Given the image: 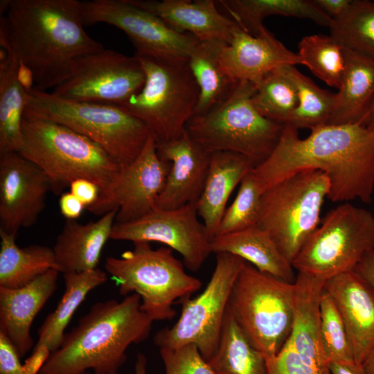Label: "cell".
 <instances>
[{
  "label": "cell",
  "mask_w": 374,
  "mask_h": 374,
  "mask_svg": "<svg viewBox=\"0 0 374 374\" xmlns=\"http://www.w3.org/2000/svg\"><path fill=\"white\" fill-rule=\"evenodd\" d=\"M305 139L284 124L269 157L252 172L263 193L302 170L323 172L329 179L328 199L370 203L374 190V130L357 124H326L313 128Z\"/></svg>",
  "instance_id": "6da1fadb"
},
{
  "label": "cell",
  "mask_w": 374,
  "mask_h": 374,
  "mask_svg": "<svg viewBox=\"0 0 374 374\" xmlns=\"http://www.w3.org/2000/svg\"><path fill=\"white\" fill-rule=\"evenodd\" d=\"M82 1L9 0L0 19V44L8 47L33 89L46 91L68 77L73 61L105 49L84 29Z\"/></svg>",
  "instance_id": "7a4b0ae2"
},
{
  "label": "cell",
  "mask_w": 374,
  "mask_h": 374,
  "mask_svg": "<svg viewBox=\"0 0 374 374\" xmlns=\"http://www.w3.org/2000/svg\"><path fill=\"white\" fill-rule=\"evenodd\" d=\"M137 294L94 303L51 353L39 374H118L132 344L144 341L153 321Z\"/></svg>",
  "instance_id": "3957f363"
},
{
  "label": "cell",
  "mask_w": 374,
  "mask_h": 374,
  "mask_svg": "<svg viewBox=\"0 0 374 374\" xmlns=\"http://www.w3.org/2000/svg\"><path fill=\"white\" fill-rule=\"evenodd\" d=\"M23 143L17 152L48 176L51 191L62 194L78 179H86L104 190L120 170L97 143L26 107L21 123Z\"/></svg>",
  "instance_id": "277c9868"
},
{
  "label": "cell",
  "mask_w": 374,
  "mask_h": 374,
  "mask_svg": "<svg viewBox=\"0 0 374 374\" xmlns=\"http://www.w3.org/2000/svg\"><path fill=\"white\" fill-rule=\"evenodd\" d=\"M255 89L251 82H238L220 103L190 119L186 126L189 136L211 154H240L256 166L265 161L276 146L284 124L257 111L251 101Z\"/></svg>",
  "instance_id": "5b68a950"
},
{
  "label": "cell",
  "mask_w": 374,
  "mask_h": 374,
  "mask_svg": "<svg viewBox=\"0 0 374 374\" xmlns=\"http://www.w3.org/2000/svg\"><path fill=\"white\" fill-rule=\"evenodd\" d=\"M105 269L121 295L140 296L141 310L153 321L172 320L174 303L190 297L202 286L199 279L185 271L172 249H153L149 242H134L120 258L107 257Z\"/></svg>",
  "instance_id": "8992f818"
},
{
  "label": "cell",
  "mask_w": 374,
  "mask_h": 374,
  "mask_svg": "<svg viewBox=\"0 0 374 374\" xmlns=\"http://www.w3.org/2000/svg\"><path fill=\"white\" fill-rule=\"evenodd\" d=\"M26 92L28 108L93 141L120 168L136 159L151 135L143 122L121 105L74 101L33 88Z\"/></svg>",
  "instance_id": "52a82bcc"
},
{
  "label": "cell",
  "mask_w": 374,
  "mask_h": 374,
  "mask_svg": "<svg viewBox=\"0 0 374 374\" xmlns=\"http://www.w3.org/2000/svg\"><path fill=\"white\" fill-rule=\"evenodd\" d=\"M134 55L143 66L145 82L121 106L145 123L156 143L180 138L195 114L199 93L188 60Z\"/></svg>",
  "instance_id": "ba28073f"
},
{
  "label": "cell",
  "mask_w": 374,
  "mask_h": 374,
  "mask_svg": "<svg viewBox=\"0 0 374 374\" xmlns=\"http://www.w3.org/2000/svg\"><path fill=\"white\" fill-rule=\"evenodd\" d=\"M294 284L245 262L233 286L228 308L251 344L265 357L276 355L292 327Z\"/></svg>",
  "instance_id": "9c48e42d"
},
{
  "label": "cell",
  "mask_w": 374,
  "mask_h": 374,
  "mask_svg": "<svg viewBox=\"0 0 374 374\" xmlns=\"http://www.w3.org/2000/svg\"><path fill=\"white\" fill-rule=\"evenodd\" d=\"M329 193L327 175L313 169L298 172L264 191L257 225L291 263L319 226Z\"/></svg>",
  "instance_id": "30bf717a"
},
{
  "label": "cell",
  "mask_w": 374,
  "mask_h": 374,
  "mask_svg": "<svg viewBox=\"0 0 374 374\" xmlns=\"http://www.w3.org/2000/svg\"><path fill=\"white\" fill-rule=\"evenodd\" d=\"M373 249L374 216L345 202L327 213L292 264L298 272L326 281L354 270Z\"/></svg>",
  "instance_id": "8fae6325"
},
{
  "label": "cell",
  "mask_w": 374,
  "mask_h": 374,
  "mask_svg": "<svg viewBox=\"0 0 374 374\" xmlns=\"http://www.w3.org/2000/svg\"><path fill=\"white\" fill-rule=\"evenodd\" d=\"M245 262L229 253H216L215 267L204 290L194 299L178 301L179 318L172 327L155 334L154 344L159 348L194 344L208 361L217 349L230 294Z\"/></svg>",
  "instance_id": "7c38bea8"
},
{
  "label": "cell",
  "mask_w": 374,
  "mask_h": 374,
  "mask_svg": "<svg viewBox=\"0 0 374 374\" xmlns=\"http://www.w3.org/2000/svg\"><path fill=\"white\" fill-rule=\"evenodd\" d=\"M145 79L137 57L105 48L75 59L66 79L51 92L74 101L123 105L140 91Z\"/></svg>",
  "instance_id": "4fadbf2b"
},
{
  "label": "cell",
  "mask_w": 374,
  "mask_h": 374,
  "mask_svg": "<svg viewBox=\"0 0 374 374\" xmlns=\"http://www.w3.org/2000/svg\"><path fill=\"white\" fill-rule=\"evenodd\" d=\"M85 26L104 23L123 31L132 42L134 55L163 60H186L199 40L178 33L161 19L128 0L82 1Z\"/></svg>",
  "instance_id": "5bb4252c"
},
{
  "label": "cell",
  "mask_w": 374,
  "mask_h": 374,
  "mask_svg": "<svg viewBox=\"0 0 374 374\" xmlns=\"http://www.w3.org/2000/svg\"><path fill=\"white\" fill-rule=\"evenodd\" d=\"M170 168V162L160 157L150 135L136 159L120 168L97 201L87 209L101 216L117 210L116 223L139 220L154 209Z\"/></svg>",
  "instance_id": "9a60e30c"
},
{
  "label": "cell",
  "mask_w": 374,
  "mask_h": 374,
  "mask_svg": "<svg viewBox=\"0 0 374 374\" xmlns=\"http://www.w3.org/2000/svg\"><path fill=\"white\" fill-rule=\"evenodd\" d=\"M195 204L173 210L155 208L128 223H114L110 239L157 242L177 251L186 267L197 271L212 253L211 238L198 219Z\"/></svg>",
  "instance_id": "2e32d148"
},
{
  "label": "cell",
  "mask_w": 374,
  "mask_h": 374,
  "mask_svg": "<svg viewBox=\"0 0 374 374\" xmlns=\"http://www.w3.org/2000/svg\"><path fill=\"white\" fill-rule=\"evenodd\" d=\"M51 191L48 176L17 152L0 154V231L17 237L36 223Z\"/></svg>",
  "instance_id": "e0dca14e"
},
{
  "label": "cell",
  "mask_w": 374,
  "mask_h": 374,
  "mask_svg": "<svg viewBox=\"0 0 374 374\" xmlns=\"http://www.w3.org/2000/svg\"><path fill=\"white\" fill-rule=\"evenodd\" d=\"M218 60L232 81L254 85L278 67L301 64L297 53L289 50L265 27L253 35L238 25L229 42L220 46Z\"/></svg>",
  "instance_id": "ac0fdd59"
},
{
  "label": "cell",
  "mask_w": 374,
  "mask_h": 374,
  "mask_svg": "<svg viewBox=\"0 0 374 374\" xmlns=\"http://www.w3.org/2000/svg\"><path fill=\"white\" fill-rule=\"evenodd\" d=\"M156 145L159 155L170 162V168L155 208L173 210L196 204L205 185L212 154L195 142L186 130L180 138Z\"/></svg>",
  "instance_id": "d6986e66"
},
{
  "label": "cell",
  "mask_w": 374,
  "mask_h": 374,
  "mask_svg": "<svg viewBox=\"0 0 374 374\" xmlns=\"http://www.w3.org/2000/svg\"><path fill=\"white\" fill-rule=\"evenodd\" d=\"M323 290L341 314L355 361L362 364L374 348V291L354 270L326 280Z\"/></svg>",
  "instance_id": "ffe728a7"
},
{
  "label": "cell",
  "mask_w": 374,
  "mask_h": 374,
  "mask_svg": "<svg viewBox=\"0 0 374 374\" xmlns=\"http://www.w3.org/2000/svg\"><path fill=\"white\" fill-rule=\"evenodd\" d=\"M161 19L170 28L201 42L228 44L238 24L213 0H128Z\"/></svg>",
  "instance_id": "44dd1931"
},
{
  "label": "cell",
  "mask_w": 374,
  "mask_h": 374,
  "mask_svg": "<svg viewBox=\"0 0 374 374\" xmlns=\"http://www.w3.org/2000/svg\"><path fill=\"white\" fill-rule=\"evenodd\" d=\"M324 283L299 272L294 283L293 322L287 343L313 374H330L320 332V301Z\"/></svg>",
  "instance_id": "7402d4cb"
},
{
  "label": "cell",
  "mask_w": 374,
  "mask_h": 374,
  "mask_svg": "<svg viewBox=\"0 0 374 374\" xmlns=\"http://www.w3.org/2000/svg\"><path fill=\"white\" fill-rule=\"evenodd\" d=\"M60 271L52 269L21 287H0V332L23 357L33 347L32 323L53 294Z\"/></svg>",
  "instance_id": "603a6c76"
},
{
  "label": "cell",
  "mask_w": 374,
  "mask_h": 374,
  "mask_svg": "<svg viewBox=\"0 0 374 374\" xmlns=\"http://www.w3.org/2000/svg\"><path fill=\"white\" fill-rule=\"evenodd\" d=\"M117 210L85 224L66 220L53 251L57 270L63 274L95 269L107 241L110 239Z\"/></svg>",
  "instance_id": "cb8c5ba5"
},
{
  "label": "cell",
  "mask_w": 374,
  "mask_h": 374,
  "mask_svg": "<svg viewBox=\"0 0 374 374\" xmlns=\"http://www.w3.org/2000/svg\"><path fill=\"white\" fill-rule=\"evenodd\" d=\"M255 167L251 159L240 154L217 152L211 154L205 185L195 204L198 216L211 240L216 235L232 192Z\"/></svg>",
  "instance_id": "d4e9b609"
},
{
  "label": "cell",
  "mask_w": 374,
  "mask_h": 374,
  "mask_svg": "<svg viewBox=\"0 0 374 374\" xmlns=\"http://www.w3.org/2000/svg\"><path fill=\"white\" fill-rule=\"evenodd\" d=\"M345 57L344 76L328 124L363 125L374 102V57L346 48Z\"/></svg>",
  "instance_id": "484cf974"
},
{
  "label": "cell",
  "mask_w": 374,
  "mask_h": 374,
  "mask_svg": "<svg viewBox=\"0 0 374 374\" xmlns=\"http://www.w3.org/2000/svg\"><path fill=\"white\" fill-rule=\"evenodd\" d=\"M212 253L237 256L258 271L283 281L293 283L296 276L292 263L281 253L270 235L257 224L214 237Z\"/></svg>",
  "instance_id": "4316f807"
},
{
  "label": "cell",
  "mask_w": 374,
  "mask_h": 374,
  "mask_svg": "<svg viewBox=\"0 0 374 374\" xmlns=\"http://www.w3.org/2000/svg\"><path fill=\"white\" fill-rule=\"evenodd\" d=\"M0 154L18 152L23 143L22 118L27 106L21 68L7 47L1 46Z\"/></svg>",
  "instance_id": "83f0119b"
},
{
  "label": "cell",
  "mask_w": 374,
  "mask_h": 374,
  "mask_svg": "<svg viewBox=\"0 0 374 374\" xmlns=\"http://www.w3.org/2000/svg\"><path fill=\"white\" fill-rule=\"evenodd\" d=\"M64 291L53 312L48 314L38 329V339L34 349L45 347L51 353L61 345L65 330L74 313L88 294L107 280V273L99 268L63 274Z\"/></svg>",
  "instance_id": "f1b7e54d"
},
{
  "label": "cell",
  "mask_w": 374,
  "mask_h": 374,
  "mask_svg": "<svg viewBox=\"0 0 374 374\" xmlns=\"http://www.w3.org/2000/svg\"><path fill=\"white\" fill-rule=\"evenodd\" d=\"M217 3L226 10L240 28L258 35L265 27L262 21L269 16L296 17L311 20L328 27L332 19L312 0H220Z\"/></svg>",
  "instance_id": "f546056e"
},
{
  "label": "cell",
  "mask_w": 374,
  "mask_h": 374,
  "mask_svg": "<svg viewBox=\"0 0 374 374\" xmlns=\"http://www.w3.org/2000/svg\"><path fill=\"white\" fill-rule=\"evenodd\" d=\"M0 238V287H21L48 270L57 269L52 248L39 244L21 248L15 236L1 231Z\"/></svg>",
  "instance_id": "4dcf8cb0"
},
{
  "label": "cell",
  "mask_w": 374,
  "mask_h": 374,
  "mask_svg": "<svg viewBox=\"0 0 374 374\" xmlns=\"http://www.w3.org/2000/svg\"><path fill=\"white\" fill-rule=\"evenodd\" d=\"M220 42H199L188 58V64L199 88L194 115L203 114L224 100L238 83L222 71L218 60Z\"/></svg>",
  "instance_id": "1f68e13d"
},
{
  "label": "cell",
  "mask_w": 374,
  "mask_h": 374,
  "mask_svg": "<svg viewBox=\"0 0 374 374\" xmlns=\"http://www.w3.org/2000/svg\"><path fill=\"white\" fill-rule=\"evenodd\" d=\"M208 362L217 374H267L265 356L251 344L228 308L217 349Z\"/></svg>",
  "instance_id": "d6a6232c"
},
{
  "label": "cell",
  "mask_w": 374,
  "mask_h": 374,
  "mask_svg": "<svg viewBox=\"0 0 374 374\" xmlns=\"http://www.w3.org/2000/svg\"><path fill=\"white\" fill-rule=\"evenodd\" d=\"M301 64L330 87L339 88L344 76V46L332 36L314 34L303 37L296 53Z\"/></svg>",
  "instance_id": "836d02e7"
},
{
  "label": "cell",
  "mask_w": 374,
  "mask_h": 374,
  "mask_svg": "<svg viewBox=\"0 0 374 374\" xmlns=\"http://www.w3.org/2000/svg\"><path fill=\"white\" fill-rule=\"evenodd\" d=\"M297 91L298 103L285 124L313 129L328 123L335 105V93L320 88L295 66H285Z\"/></svg>",
  "instance_id": "e575fe53"
},
{
  "label": "cell",
  "mask_w": 374,
  "mask_h": 374,
  "mask_svg": "<svg viewBox=\"0 0 374 374\" xmlns=\"http://www.w3.org/2000/svg\"><path fill=\"white\" fill-rule=\"evenodd\" d=\"M251 101L263 116L285 124L296 108V86L285 66L268 73L255 85Z\"/></svg>",
  "instance_id": "d590c367"
},
{
  "label": "cell",
  "mask_w": 374,
  "mask_h": 374,
  "mask_svg": "<svg viewBox=\"0 0 374 374\" xmlns=\"http://www.w3.org/2000/svg\"><path fill=\"white\" fill-rule=\"evenodd\" d=\"M329 29L345 48L374 57V1L353 0L341 17L332 19Z\"/></svg>",
  "instance_id": "8d00e7d4"
},
{
  "label": "cell",
  "mask_w": 374,
  "mask_h": 374,
  "mask_svg": "<svg viewBox=\"0 0 374 374\" xmlns=\"http://www.w3.org/2000/svg\"><path fill=\"white\" fill-rule=\"evenodd\" d=\"M252 170L241 181L238 194L226 209L215 237L257 224L263 190Z\"/></svg>",
  "instance_id": "74e56055"
},
{
  "label": "cell",
  "mask_w": 374,
  "mask_h": 374,
  "mask_svg": "<svg viewBox=\"0 0 374 374\" xmlns=\"http://www.w3.org/2000/svg\"><path fill=\"white\" fill-rule=\"evenodd\" d=\"M320 332L323 350L329 364L355 360L341 314L324 290L320 301Z\"/></svg>",
  "instance_id": "f35d334b"
},
{
  "label": "cell",
  "mask_w": 374,
  "mask_h": 374,
  "mask_svg": "<svg viewBox=\"0 0 374 374\" xmlns=\"http://www.w3.org/2000/svg\"><path fill=\"white\" fill-rule=\"evenodd\" d=\"M159 353L166 374H217L194 344L161 348Z\"/></svg>",
  "instance_id": "ab89813d"
},
{
  "label": "cell",
  "mask_w": 374,
  "mask_h": 374,
  "mask_svg": "<svg viewBox=\"0 0 374 374\" xmlns=\"http://www.w3.org/2000/svg\"><path fill=\"white\" fill-rule=\"evenodd\" d=\"M265 358L267 374H313L287 341L276 355Z\"/></svg>",
  "instance_id": "60d3db41"
},
{
  "label": "cell",
  "mask_w": 374,
  "mask_h": 374,
  "mask_svg": "<svg viewBox=\"0 0 374 374\" xmlns=\"http://www.w3.org/2000/svg\"><path fill=\"white\" fill-rule=\"evenodd\" d=\"M9 339L0 332V374H29Z\"/></svg>",
  "instance_id": "b9f144b4"
},
{
  "label": "cell",
  "mask_w": 374,
  "mask_h": 374,
  "mask_svg": "<svg viewBox=\"0 0 374 374\" xmlns=\"http://www.w3.org/2000/svg\"><path fill=\"white\" fill-rule=\"evenodd\" d=\"M70 192L85 206L93 205L98 199L100 189L94 182L86 179H78L70 185Z\"/></svg>",
  "instance_id": "7bdbcfd3"
},
{
  "label": "cell",
  "mask_w": 374,
  "mask_h": 374,
  "mask_svg": "<svg viewBox=\"0 0 374 374\" xmlns=\"http://www.w3.org/2000/svg\"><path fill=\"white\" fill-rule=\"evenodd\" d=\"M59 207L66 220L78 219L85 208L83 204L70 191L61 194L59 199Z\"/></svg>",
  "instance_id": "ee69618b"
},
{
  "label": "cell",
  "mask_w": 374,
  "mask_h": 374,
  "mask_svg": "<svg viewBox=\"0 0 374 374\" xmlns=\"http://www.w3.org/2000/svg\"><path fill=\"white\" fill-rule=\"evenodd\" d=\"M332 19L341 17L350 6L353 0H312Z\"/></svg>",
  "instance_id": "f6af8a7d"
},
{
  "label": "cell",
  "mask_w": 374,
  "mask_h": 374,
  "mask_svg": "<svg viewBox=\"0 0 374 374\" xmlns=\"http://www.w3.org/2000/svg\"><path fill=\"white\" fill-rule=\"evenodd\" d=\"M354 271L374 291V249L362 257L355 266Z\"/></svg>",
  "instance_id": "bcb514c9"
},
{
  "label": "cell",
  "mask_w": 374,
  "mask_h": 374,
  "mask_svg": "<svg viewBox=\"0 0 374 374\" xmlns=\"http://www.w3.org/2000/svg\"><path fill=\"white\" fill-rule=\"evenodd\" d=\"M50 354L51 351L45 347L34 349L24 364L29 374H39Z\"/></svg>",
  "instance_id": "7dc6e473"
},
{
  "label": "cell",
  "mask_w": 374,
  "mask_h": 374,
  "mask_svg": "<svg viewBox=\"0 0 374 374\" xmlns=\"http://www.w3.org/2000/svg\"><path fill=\"white\" fill-rule=\"evenodd\" d=\"M329 368L330 374H366L362 364L355 360L330 362Z\"/></svg>",
  "instance_id": "c3c4849f"
},
{
  "label": "cell",
  "mask_w": 374,
  "mask_h": 374,
  "mask_svg": "<svg viewBox=\"0 0 374 374\" xmlns=\"http://www.w3.org/2000/svg\"><path fill=\"white\" fill-rule=\"evenodd\" d=\"M146 365L147 359L144 355L138 354L134 364V374H147Z\"/></svg>",
  "instance_id": "681fc988"
},
{
  "label": "cell",
  "mask_w": 374,
  "mask_h": 374,
  "mask_svg": "<svg viewBox=\"0 0 374 374\" xmlns=\"http://www.w3.org/2000/svg\"><path fill=\"white\" fill-rule=\"evenodd\" d=\"M362 366L366 374H374V348L364 360Z\"/></svg>",
  "instance_id": "f907efd6"
},
{
  "label": "cell",
  "mask_w": 374,
  "mask_h": 374,
  "mask_svg": "<svg viewBox=\"0 0 374 374\" xmlns=\"http://www.w3.org/2000/svg\"><path fill=\"white\" fill-rule=\"evenodd\" d=\"M363 125L371 130H374V102L372 104Z\"/></svg>",
  "instance_id": "816d5d0a"
}]
</instances>
